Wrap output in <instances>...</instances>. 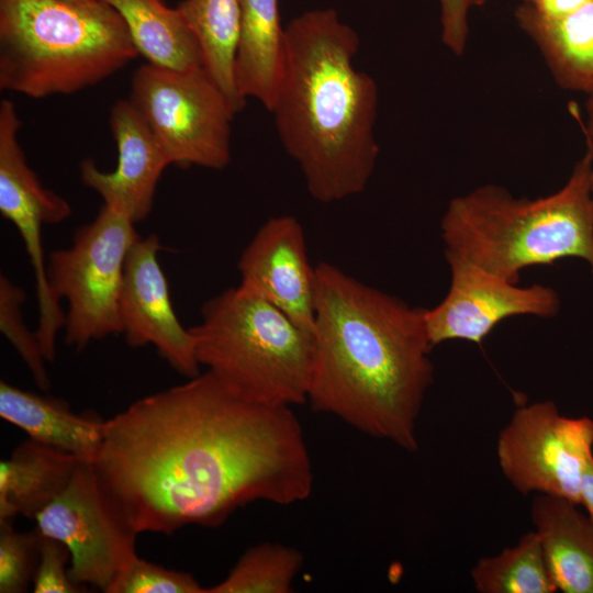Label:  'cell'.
Instances as JSON below:
<instances>
[{"label":"cell","instance_id":"7c38bea8","mask_svg":"<svg viewBox=\"0 0 593 593\" xmlns=\"http://www.w3.org/2000/svg\"><path fill=\"white\" fill-rule=\"evenodd\" d=\"M156 234L137 237L125 259L119 310L122 334L130 347L153 345L178 373L200 372L194 337L178 320L164 270Z\"/></svg>","mask_w":593,"mask_h":593},{"label":"cell","instance_id":"8992f818","mask_svg":"<svg viewBox=\"0 0 593 593\" xmlns=\"http://www.w3.org/2000/svg\"><path fill=\"white\" fill-rule=\"evenodd\" d=\"M200 366L264 405L307 402L314 339L265 299L230 288L208 300L190 328Z\"/></svg>","mask_w":593,"mask_h":593},{"label":"cell","instance_id":"277c9868","mask_svg":"<svg viewBox=\"0 0 593 593\" xmlns=\"http://www.w3.org/2000/svg\"><path fill=\"white\" fill-rule=\"evenodd\" d=\"M445 253L518 283L532 266L584 260L593 275V154L588 145L567 182L536 199L496 184L450 200L440 223Z\"/></svg>","mask_w":593,"mask_h":593},{"label":"cell","instance_id":"ba28073f","mask_svg":"<svg viewBox=\"0 0 593 593\" xmlns=\"http://www.w3.org/2000/svg\"><path fill=\"white\" fill-rule=\"evenodd\" d=\"M128 100L171 165L220 170L230 164L235 113L203 67L143 65L133 75Z\"/></svg>","mask_w":593,"mask_h":593},{"label":"cell","instance_id":"603a6c76","mask_svg":"<svg viewBox=\"0 0 593 593\" xmlns=\"http://www.w3.org/2000/svg\"><path fill=\"white\" fill-rule=\"evenodd\" d=\"M304 563L302 552L279 542L247 549L230 573L206 593H289Z\"/></svg>","mask_w":593,"mask_h":593},{"label":"cell","instance_id":"4316f807","mask_svg":"<svg viewBox=\"0 0 593 593\" xmlns=\"http://www.w3.org/2000/svg\"><path fill=\"white\" fill-rule=\"evenodd\" d=\"M40 533V532H38ZM40 556L33 580L34 593H79L86 586L75 583L69 575L71 555L60 540L40 533Z\"/></svg>","mask_w":593,"mask_h":593},{"label":"cell","instance_id":"5bb4252c","mask_svg":"<svg viewBox=\"0 0 593 593\" xmlns=\"http://www.w3.org/2000/svg\"><path fill=\"white\" fill-rule=\"evenodd\" d=\"M110 128L118 148L115 169L101 171L92 159H85L81 182L102 198L103 205L133 223L142 222L153 209L157 183L170 160L130 100L113 104Z\"/></svg>","mask_w":593,"mask_h":593},{"label":"cell","instance_id":"52a82bcc","mask_svg":"<svg viewBox=\"0 0 593 593\" xmlns=\"http://www.w3.org/2000/svg\"><path fill=\"white\" fill-rule=\"evenodd\" d=\"M134 224L103 205L92 222L75 231L70 246L48 257L51 291L68 304L65 342L77 350L122 334L119 301L125 259L138 237Z\"/></svg>","mask_w":593,"mask_h":593},{"label":"cell","instance_id":"cb8c5ba5","mask_svg":"<svg viewBox=\"0 0 593 593\" xmlns=\"http://www.w3.org/2000/svg\"><path fill=\"white\" fill-rule=\"evenodd\" d=\"M26 300L23 288L7 276H0V329L29 368L42 391L51 388L46 361L36 332H31L24 321L22 307Z\"/></svg>","mask_w":593,"mask_h":593},{"label":"cell","instance_id":"7402d4cb","mask_svg":"<svg viewBox=\"0 0 593 593\" xmlns=\"http://www.w3.org/2000/svg\"><path fill=\"white\" fill-rule=\"evenodd\" d=\"M471 578L480 593H552L558 590L536 532L523 535L515 546L499 555L481 558L471 570Z\"/></svg>","mask_w":593,"mask_h":593},{"label":"cell","instance_id":"484cf974","mask_svg":"<svg viewBox=\"0 0 593 593\" xmlns=\"http://www.w3.org/2000/svg\"><path fill=\"white\" fill-rule=\"evenodd\" d=\"M107 593H206V588L191 573L136 556L119 572Z\"/></svg>","mask_w":593,"mask_h":593},{"label":"cell","instance_id":"d4e9b609","mask_svg":"<svg viewBox=\"0 0 593 593\" xmlns=\"http://www.w3.org/2000/svg\"><path fill=\"white\" fill-rule=\"evenodd\" d=\"M0 522V592L23 593L33 583L40 556V533H20Z\"/></svg>","mask_w":593,"mask_h":593},{"label":"cell","instance_id":"ffe728a7","mask_svg":"<svg viewBox=\"0 0 593 593\" xmlns=\"http://www.w3.org/2000/svg\"><path fill=\"white\" fill-rule=\"evenodd\" d=\"M124 21L130 36L148 64L188 70L203 67L198 42L178 9L160 0H103Z\"/></svg>","mask_w":593,"mask_h":593},{"label":"cell","instance_id":"83f0119b","mask_svg":"<svg viewBox=\"0 0 593 593\" xmlns=\"http://www.w3.org/2000/svg\"><path fill=\"white\" fill-rule=\"evenodd\" d=\"M490 0H439L441 41L455 55H461L469 38V15Z\"/></svg>","mask_w":593,"mask_h":593},{"label":"cell","instance_id":"e0dca14e","mask_svg":"<svg viewBox=\"0 0 593 593\" xmlns=\"http://www.w3.org/2000/svg\"><path fill=\"white\" fill-rule=\"evenodd\" d=\"M575 506L540 494L533 502L532 521L557 589L593 593V523Z\"/></svg>","mask_w":593,"mask_h":593},{"label":"cell","instance_id":"4fadbf2b","mask_svg":"<svg viewBox=\"0 0 593 593\" xmlns=\"http://www.w3.org/2000/svg\"><path fill=\"white\" fill-rule=\"evenodd\" d=\"M239 288L282 311L313 334L316 268L309 260L301 223L291 215L267 220L238 260Z\"/></svg>","mask_w":593,"mask_h":593},{"label":"cell","instance_id":"4dcf8cb0","mask_svg":"<svg viewBox=\"0 0 593 593\" xmlns=\"http://www.w3.org/2000/svg\"><path fill=\"white\" fill-rule=\"evenodd\" d=\"M585 108L588 114V124L585 127L586 141L593 154V94L588 96Z\"/></svg>","mask_w":593,"mask_h":593},{"label":"cell","instance_id":"9c48e42d","mask_svg":"<svg viewBox=\"0 0 593 593\" xmlns=\"http://www.w3.org/2000/svg\"><path fill=\"white\" fill-rule=\"evenodd\" d=\"M36 529L63 541L69 575L81 586L108 591L136 553L137 533L102 484L92 462L80 461L64 491L35 518Z\"/></svg>","mask_w":593,"mask_h":593},{"label":"cell","instance_id":"1f68e13d","mask_svg":"<svg viewBox=\"0 0 593 593\" xmlns=\"http://www.w3.org/2000/svg\"><path fill=\"white\" fill-rule=\"evenodd\" d=\"M71 1H88V0H71Z\"/></svg>","mask_w":593,"mask_h":593},{"label":"cell","instance_id":"30bf717a","mask_svg":"<svg viewBox=\"0 0 593 593\" xmlns=\"http://www.w3.org/2000/svg\"><path fill=\"white\" fill-rule=\"evenodd\" d=\"M593 419L567 417L552 401L519 406L500 432L496 456L510 483L580 504V484L592 454Z\"/></svg>","mask_w":593,"mask_h":593},{"label":"cell","instance_id":"9a60e30c","mask_svg":"<svg viewBox=\"0 0 593 593\" xmlns=\"http://www.w3.org/2000/svg\"><path fill=\"white\" fill-rule=\"evenodd\" d=\"M0 416L29 438L92 462L101 444L104 419L75 413L67 402L0 382Z\"/></svg>","mask_w":593,"mask_h":593},{"label":"cell","instance_id":"2e32d148","mask_svg":"<svg viewBox=\"0 0 593 593\" xmlns=\"http://www.w3.org/2000/svg\"><path fill=\"white\" fill-rule=\"evenodd\" d=\"M240 30L235 61L239 96L254 98L271 111L287 60L286 29L279 0H239Z\"/></svg>","mask_w":593,"mask_h":593},{"label":"cell","instance_id":"44dd1931","mask_svg":"<svg viewBox=\"0 0 593 593\" xmlns=\"http://www.w3.org/2000/svg\"><path fill=\"white\" fill-rule=\"evenodd\" d=\"M177 9L198 42L203 68L233 112H240L246 100L239 96L235 81L240 30L239 0H184Z\"/></svg>","mask_w":593,"mask_h":593},{"label":"cell","instance_id":"f1b7e54d","mask_svg":"<svg viewBox=\"0 0 593 593\" xmlns=\"http://www.w3.org/2000/svg\"><path fill=\"white\" fill-rule=\"evenodd\" d=\"M590 0H522V3L536 14L547 19H559L567 16Z\"/></svg>","mask_w":593,"mask_h":593},{"label":"cell","instance_id":"5b68a950","mask_svg":"<svg viewBox=\"0 0 593 593\" xmlns=\"http://www.w3.org/2000/svg\"><path fill=\"white\" fill-rule=\"evenodd\" d=\"M103 0H0V89L30 98L97 85L138 56Z\"/></svg>","mask_w":593,"mask_h":593},{"label":"cell","instance_id":"8fae6325","mask_svg":"<svg viewBox=\"0 0 593 593\" xmlns=\"http://www.w3.org/2000/svg\"><path fill=\"white\" fill-rule=\"evenodd\" d=\"M450 268V286L445 298L425 309L424 318L433 347L461 339L480 344L507 317L555 316L560 298L550 287H519L455 254L445 253Z\"/></svg>","mask_w":593,"mask_h":593},{"label":"cell","instance_id":"f546056e","mask_svg":"<svg viewBox=\"0 0 593 593\" xmlns=\"http://www.w3.org/2000/svg\"><path fill=\"white\" fill-rule=\"evenodd\" d=\"M580 504L589 512V518L593 523V455L591 454L584 465L580 484Z\"/></svg>","mask_w":593,"mask_h":593},{"label":"cell","instance_id":"3957f363","mask_svg":"<svg viewBox=\"0 0 593 593\" xmlns=\"http://www.w3.org/2000/svg\"><path fill=\"white\" fill-rule=\"evenodd\" d=\"M287 60L271 113L310 195L332 203L361 193L379 157L378 88L356 69V31L335 10L301 13L286 27Z\"/></svg>","mask_w":593,"mask_h":593},{"label":"cell","instance_id":"7a4b0ae2","mask_svg":"<svg viewBox=\"0 0 593 593\" xmlns=\"http://www.w3.org/2000/svg\"><path fill=\"white\" fill-rule=\"evenodd\" d=\"M315 268L307 402L363 434L415 451L416 424L434 378L425 309L331 262Z\"/></svg>","mask_w":593,"mask_h":593},{"label":"cell","instance_id":"ac0fdd59","mask_svg":"<svg viewBox=\"0 0 593 593\" xmlns=\"http://www.w3.org/2000/svg\"><path fill=\"white\" fill-rule=\"evenodd\" d=\"M80 461L31 438L18 445L0 462V522L18 515L35 521L64 491Z\"/></svg>","mask_w":593,"mask_h":593},{"label":"cell","instance_id":"d6986e66","mask_svg":"<svg viewBox=\"0 0 593 593\" xmlns=\"http://www.w3.org/2000/svg\"><path fill=\"white\" fill-rule=\"evenodd\" d=\"M515 16L559 86L593 94V0L559 19L542 18L521 3Z\"/></svg>","mask_w":593,"mask_h":593},{"label":"cell","instance_id":"6da1fadb","mask_svg":"<svg viewBox=\"0 0 593 593\" xmlns=\"http://www.w3.org/2000/svg\"><path fill=\"white\" fill-rule=\"evenodd\" d=\"M92 465L137 534L217 527L256 501H304L314 482L292 407L249 401L208 370L107 419Z\"/></svg>","mask_w":593,"mask_h":593}]
</instances>
